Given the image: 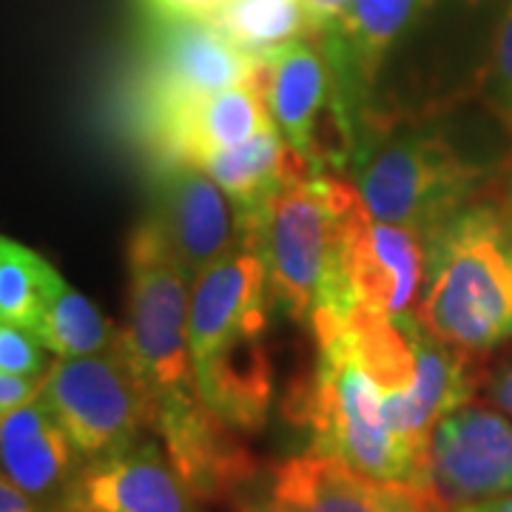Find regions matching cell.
<instances>
[{
  "label": "cell",
  "instance_id": "cell-16",
  "mask_svg": "<svg viewBox=\"0 0 512 512\" xmlns=\"http://www.w3.org/2000/svg\"><path fill=\"white\" fill-rule=\"evenodd\" d=\"M268 512H444L416 484L384 481L322 453L282 461L268 490Z\"/></svg>",
  "mask_w": 512,
  "mask_h": 512
},
{
  "label": "cell",
  "instance_id": "cell-30",
  "mask_svg": "<svg viewBox=\"0 0 512 512\" xmlns=\"http://www.w3.org/2000/svg\"><path fill=\"white\" fill-rule=\"evenodd\" d=\"M302 3H305V9L311 15L313 29H316V37H319L333 20L342 15V9L348 6L350 0H302Z\"/></svg>",
  "mask_w": 512,
  "mask_h": 512
},
{
  "label": "cell",
  "instance_id": "cell-7",
  "mask_svg": "<svg viewBox=\"0 0 512 512\" xmlns=\"http://www.w3.org/2000/svg\"><path fill=\"white\" fill-rule=\"evenodd\" d=\"M481 180L484 168L464 160L444 137L407 131L367 148L353 185L376 220L430 237L458 208L476 200Z\"/></svg>",
  "mask_w": 512,
  "mask_h": 512
},
{
  "label": "cell",
  "instance_id": "cell-24",
  "mask_svg": "<svg viewBox=\"0 0 512 512\" xmlns=\"http://www.w3.org/2000/svg\"><path fill=\"white\" fill-rule=\"evenodd\" d=\"M484 100L512 134V0L507 3L493 40V55L484 80Z\"/></svg>",
  "mask_w": 512,
  "mask_h": 512
},
{
  "label": "cell",
  "instance_id": "cell-4",
  "mask_svg": "<svg viewBox=\"0 0 512 512\" xmlns=\"http://www.w3.org/2000/svg\"><path fill=\"white\" fill-rule=\"evenodd\" d=\"M356 197L359 188L342 177L311 174L285 185L248 222L274 308L296 322H311L316 311H348L339 296V251Z\"/></svg>",
  "mask_w": 512,
  "mask_h": 512
},
{
  "label": "cell",
  "instance_id": "cell-26",
  "mask_svg": "<svg viewBox=\"0 0 512 512\" xmlns=\"http://www.w3.org/2000/svg\"><path fill=\"white\" fill-rule=\"evenodd\" d=\"M157 20H208L228 0H143Z\"/></svg>",
  "mask_w": 512,
  "mask_h": 512
},
{
  "label": "cell",
  "instance_id": "cell-22",
  "mask_svg": "<svg viewBox=\"0 0 512 512\" xmlns=\"http://www.w3.org/2000/svg\"><path fill=\"white\" fill-rule=\"evenodd\" d=\"M35 336L55 359H77L117 348L123 328L106 319L89 296L63 282L35 325Z\"/></svg>",
  "mask_w": 512,
  "mask_h": 512
},
{
  "label": "cell",
  "instance_id": "cell-14",
  "mask_svg": "<svg viewBox=\"0 0 512 512\" xmlns=\"http://www.w3.org/2000/svg\"><path fill=\"white\" fill-rule=\"evenodd\" d=\"M52 512H200L197 498L154 441L89 458Z\"/></svg>",
  "mask_w": 512,
  "mask_h": 512
},
{
  "label": "cell",
  "instance_id": "cell-5",
  "mask_svg": "<svg viewBox=\"0 0 512 512\" xmlns=\"http://www.w3.org/2000/svg\"><path fill=\"white\" fill-rule=\"evenodd\" d=\"M311 376L291 393V419L311 436V450L336 458L365 476L419 487L384 416V393L333 333H319Z\"/></svg>",
  "mask_w": 512,
  "mask_h": 512
},
{
  "label": "cell",
  "instance_id": "cell-18",
  "mask_svg": "<svg viewBox=\"0 0 512 512\" xmlns=\"http://www.w3.org/2000/svg\"><path fill=\"white\" fill-rule=\"evenodd\" d=\"M271 120V111L251 86L205 94L160 117L143 131L163 165H200L205 157L248 140Z\"/></svg>",
  "mask_w": 512,
  "mask_h": 512
},
{
  "label": "cell",
  "instance_id": "cell-3",
  "mask_svg": "<svg viewBox=\"0 0 512 512\" xmlns=\"http://www.w3.org/2000/svg\"><path fill=\"white\" fill-rule=\"evenodd\" d=\"M416 316L447 345L487 353L512 342V211L470 200L430 234Z\"/></svg>",
  "mask_w": 512,
  "mask_h": 512
},
{
  "label": "cell",
  "instance_id": "cell-2",
  "mask_svg": "<svg viewBox=\"0 0 512 512\" xmlns=\"http://www.w3.org/2000/svg\"><path fill=\"white\" fill-rule=\"evenodd\" d=\"M308 325L313 336L333 333L382 387L387 424L421 487L433 430L476 393L473 353L447 345L416 313L387 316L350 305L345 313L316 311Z\"/></svg>",
  "mask_w": 512,
  "mask_h": 512
},
{
  "label": "cell",
  "instance_id": "cell-27",
  "mask_svg": "<svg viewBox=\"0 0 512 512\" xmlns=\"http://www.w3.org/2000/svg\"><path fill=\"white\" fill-rule=\"evenodd\" d=\"M43 390V376H12L0 373V416L15 410L20 404L32 402Z\"/></svg>",
  "mask_w": 512,
  "mask_h": 512
},
{
  "label": "cell",
  "instance_id": "cell-8",
  "mask_svg": "<svg viewBox=\"0 0 512 512\" xmlns=\"http://www.w3.org/2000/svg\"><path fill=\"white\" fill-rule=\"evenodd\" d=\"M271 111V120L313 168H342L362 151L359 117L330 69L325 49L311 37L256 57L248 83Z\"/></svg>",
  "mask_w": 512,
  "mask_h": 512
},
{
  "label": "cell",
  "instance_id": "cell-17",
  "mask_svg": "<svg viewBox=\"0 0 512 512\" xmlns=\"http://www.w3.org/2000/svg\"><path fill=\"white\" fill-rule=\"evenodd\" d=\"M427 3L430 0H350L342 15L319 35L330 69L365 128L370 126L367 100L387 52Z\"/></svg>",
  "mask_w": 512,
  "mask_h": 512
},
{
  "label": "cell",
  "instance_id": "cell-1",
  "mask_svg": "<svg viewBox=\"0 0 512 512\" xmlns=\"http://www.w3.org/2000/svg\"><path fill=\"white\" fill-rule=\"evenodd\" d=\"M274 299L254 242H245L191 282L188 345L200 399L239 433L265 427L274 370L265 348Z\"/></svg>",
  "mask_w": 512,
  "mask_h": 512
},
{
  "label": "cell",
  "instance_id": "cell-13",
  "mask_svg": "<svg viewBox=\"0 0 512 512\" xmlns=\"http://www.w3.org/2000/svg\"><path fill=\"white\" fill-rule=\"evenodd\" d=\"M151 220L191 279L254 239L231 197L197 165H163Z\"/></svg>",
  "mask_w": 512,
  "mask_h": 512
},
{
  "label": "cell",
  "instance_id": "cell-28",
  "mask_svg": "<svg viewBox=\"0 0 512 512\" xmlns=\"http://www.w3.org/2000/svg\"><path fill=\"white\" fill-rule=\"evenodd\" d=\"M487 396L490 402L512 419V356H507L501 365L495 367L487 379Z\"/></svg>",
  "mask_w": 512,
  "mask_h": 512
},
{
  "label": "cell",
  "instance_id": "cell-10",
  "mask_svg": "<svg viewBox=\"0 0 512 512\" xmlns=\"http://www.w3.org/2000/svg\"><path fill=\"white\" fill-rule=\"evenodd\" d=\"M256 57L245 55L208 20H157L137 83V117L146 131L160 117L205 94L248 86Z\"/></svg>",
  "mask_w": 512,
  "mask_h": 512
},
{
  "label": "cell",
  "instance_id": "cell-29",
  "mask_svg": "<svg viewBox=\"0 0 512 512\" xmlns=\"http://www.w3.org/2000/svg\"><path fill=\"white\" fill-rule=\"evenodd\" d=\"M0 512H52L43 504H37L32 495H26L18 484L0 473Z\"/></svg>",
  "mask_w": 512,
  "mask_h": 512
},
{
  "label": "cell",
  "instance_id": "cell-32",
  "mask_svg": "<svg viewBox=\"0 0 512 512\" xmlns=\"http://www.w3.org/2000/svg\"><path fill=\"white\" fill-rule=\"evenodd\" d=\"M504 205L512 211V171H510V180H507V194H504Z\"/></svg>",
  "mask_w": 512,
  "mask_h": 512
},
{
  "label": "cell",
  "instance_id": "cell-25",
  "mask_svg": "<svg viewBox=\"0 0 512 512\" xmlns=\"http://www.w3.org/2000/svg\"><path fill=\"white\" fill-rule=\"evenodd\" d=\"M46 348L35 330L0 319V373L12 376H46Z\"/></svg>",
  "mask_w": 512,
  "mask_h": 512
},
{
  "label": "cell",
  "instance_id": "cell-31",
  "mask_svg": "<svg viewBox=\"0 0 512 512\" xmlns=\"http://www.w3.org/2000/svg\"><path fill=\"white\" fill-rule=\"evenodd\" d=\"M450 512H512V493L498 495V498H484V501H473Z\"/></svg>",
  "mask_w": 512,
  "mask_h": 512
},
{
  "label": "cell",
  "instance_id": "cell-12",
  "mask_svg": "<svg viewBox=\"0 0 512 512\" xmlns=\"http://www.w3.org/2000/svg\"><path fill=\"white\" fill-rule=\"evenodd\" d=\"M421 490L450 512L512 493V419L464 404L433 430Z\"/></svg>",
  "mask_w": 512,
  "mask_h": 512
},
{
  "label": "cell",
  "instance_id": "cell-9",
  "mask_svg": "<svg viewBox=\"0 0 512 512\" xmlns=\"http://www.w3.org/2000/svg\"><path fill=\"white\" fill-rule=\"evenodd\" d=\"M40 399L86 461L140 441L157 421V402L123 339L106 353L55 359L43 376Z\"/></svg>",
  "mask_w": 512,
  "mask_h": 512
},
{
  "label": "cell",
  "instance_id": "cell-6",
  "mask_svg": "<svg viewBox=\"0 0 512 512\" xmlns=\"http://www.w3.org/2000/svg\"><path fill=\"white\" fill-rule=\"evenodd\" d=\"M191 276L171 251L160 225L143 220L128 239V322L123 348L154 402L197 393L188 345Z\"/></svg>",
  "mask_w": 512,
  "mask_h": 512
},
{
  "label": "cell",
  "instance_id": "cell-20",
  "mask_svg": "<svg viewBox=\"0 0 512 512\" xmlns=\"http://www.w3.org/2000/svg\"><path fill=\"white\" fill-rule=\"evenodd\" d=\"M197 168H202L231 197L245 225L285 185L313 174L308 160L285 140L276 123L259 128L237 146L222 148L217 154L205 157Z\"/></svg>",
  "mask_w": 512,
  "mask_h": 512
},
{
  "label": "cell",
  "instance_id": "cell-15",
  "mask_svg": "<svg viewBox=\"0 0 512 512\" xmlns=\"http://www.w3.org/2000/svg\"><path fill=\"white\" fill-rule=\"evenodd\" d=\"M154 430L197 501H222L254 478V456L237 439L239 430L202 402L200 393L157 404Z\"/></svg>",
  "mask_w": 512,
  "mask_h": 512
},
{
  "label": "cell",
  "instance_id": "cell-23",
  "mask_svg": "<svg viewBox=\"0 0 512 512\" xmlns=\"http://www.w3.org/2000/svg\"><path fill=\"white\" fill-rule=\"evenodd\" d=\"M63 276L43 256L0 234V319L35 330Z\"/></svg>",
  "mask_w": 512,
  "mask_h": 512
},
{
  "label": "cell",
  "instance_id": "cell-19",
  "mask_svg": "<svg viewBox=\"0 0 512 512\" xmlns=\"http://www.w3.org/2000/svg\"><path fill=\"white\" fill-rule=\"evenodd\" d=\"M83 461L40 396L0 416V473L46 510H55Z\"/></svg>",
  "mask_w": 512,
  "mask_h": 512
},
{
  "label": "cell",
  "instance_id": "cell-21",
  "mask_svg": "<svg viewBox=\"0 0 512 512\" xmlns=\"http://www.w3.org/2000/svg\"><path fill=\"white\" fill-rule=\"evenodd\" d=\"M208 23L251 57H265L293 40L316 37L302 0H228Z\"/></svg>",
  "mask_w": 512,
  "mask_h": 512
},
{
  "label": "cell",
  "instance_id": "cell-33",
  "mask_svg": "<svg viewBox=\"0 0 512 512\" xmlns=\"http://www.w3.org/2000/svg\"><path fill=\"white\" fill-rule=\"evenodd\" d=\"M242 512H268L265 507H254V510H242Z\"/></svg>",
  "mask_w": 512,
  "mask_h": 512
},
{
  "label": "cell",
  "instance_id": "cell-11",
  "mask_svg": "<svg viewBox=\"0 0 512 512\" xmlns=\"http://www.w3.org/2000/svg\"><path fill=\"white\" fill-rule=\"evenodd\" d=\"M427 242L416 228L376 220L362 194L353 200L339 251V296L387 316L416 313L427 282Z\"/></svg>",
  "mask_w": 512,
  "mask_h": 512
}]
</instances>
